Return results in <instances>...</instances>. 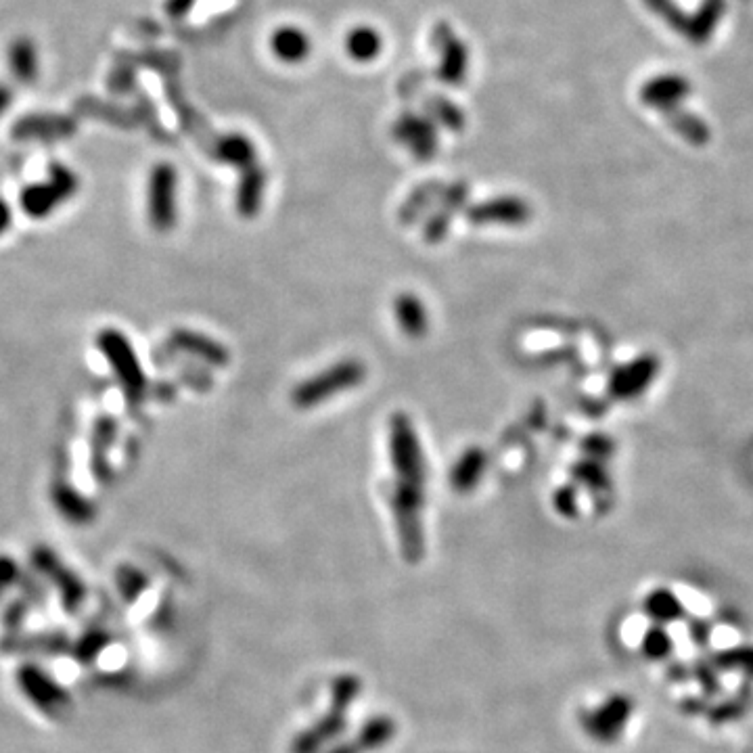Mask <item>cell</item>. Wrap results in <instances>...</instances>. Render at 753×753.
Returning a JSON list of instances; mask_svg holds the SVG:
<instances>
[{
    "instance_id": "17",
    "label": "cell",
    "mask_w": 753,
    "mask_h": 753,
    "mask_svg": "<svg viewBox=\"0 0 753 753\" xmlns=\"http://www.w3.org/2000/svg\"><path fill=\"white\" fill-rule=\"evenodd\" d=\"M272 53H275L285 63H298L310 55V40L298 28H279L270 40Z\"/></svg>"
},
{
    "instance_id": "14",
    "label": "cell",
    "mask_w": 753,
    "mask_h": 753,
    "mask_svg": "<svg viewBox=\"0 0 753 753\" xmlns=\"http://www.w3.org/2000/svg\"><path fill=\"white\" fill-rule=\"evenodd\" d=\"M572 479L595 496H609L613 492V479L605 467V463L595 459H580L569 469Z\"/></svg>"
},
{
    "instance_id": "20",
    "label": "cell",
    "mask_w": 753,
    "mask_h": 753,
    "mask_svg": "<svg viewBox=\"0 0 753 753\" xmlns=\"http://www.w3.org/2000/svg\"><path fill=\"white\" fill-rule=\"evenodd\" d=\"M398 139L410 145L413 153L421 159H427L433 155V149H436V136L431 134V128L423 122L417 120H404L398 126Z\"/></svg>"
},
{
    "instance_id": "3",
    "label": "cell",
    "mask_w": 753,
    "mask_h": 753,
    "mask_svg": "<svg viewBox=\"0 0 753 753\" xmlns=\"http://www.w3.org/2000/svg\"><path fill=\"white\" fill-rule=\"evenodd\" d=\"M423 486L413 484H396L394 496H392V509L396 517V526L400 534V546L404 551V557L410 563H417L423 559V526H421V513H423Z\"/></svg>"
},
{
    "instance_id": "26",
    "label": "cell",
    "mask_w": 753,
    "mask_h": 753,
    "mask_svg": "<svg viewBox=\"0 0 753 753\" xmlns=\"http://www.w3.org/2000/svg\"><path fill=\"white\" fill-rule=\"evenodd\" d=\"M582 452L586 459H595L601 463H607L615 454V442L607 433H590L582 440Z\"/></svg>"
},
{
    "instance_id": "30",
    "label": "cell",
    "mask_w": 753,
    "mask_h": 753,
    "mask_svg": "<svg viewBox=\"0 0 753 753\" xmlns=\"http://www.w3.org/2000/svg\"><path fill=\"white\" fill-rule=\"evenodd\" d=\"M11 103H13L11 86L5 84V82H0V116H3V113L11 107Z\"/></svg>"
},
{
    "instance_id": "29",
    "label": "cell",
    "mask_w": 753,
    "mask_h": 753,
    "mask_svg": "<svg viewBox=\"0 0 753 753\" xmlns=\"http://www.w3.org/2000/svg\"><path fill=\"white\" fill-rule=\"evenodd\" d=\"M707 710H710V701H707V697H701V699L689 697L682 701V712H687L689 716H703L707 714Z\"/></svg>"
},
{
    "instance_id": "4",
    "label": "cell",
    "mask_w": 753,
    "mask_h": 753,
    "mask_svg": "<svg viewBox=\"0 0 753 753\" xmlns=\"http://www.w3.org/2000/svg\"><path fill=\"white\" fill-rule=\"evenodd\" d=\"M390 456L400 484H425V459L417 431L410 419L396 413L390 421Z\"/></svg>"
},
{
    "instance_id": "21",
    "label": "cell",
    "mask_w": 753,
    "mask_h": 753,
    "mask_svg": "<svg viewBox=\"0 0 753 753\" xmlns=\"http://www.w3.org/2000/svg\"><path fill=\"white\" fill-rule=\"evenodd\" d=\"M176 341L180 344V348H187L189 352L201 356L205 362L218 364V367H224V364L228 362V350L210 337L197 335V333H176Z\"/></svg>"
},
{
    "instance_id": "16",
    "label": "cell",
    "mask_w": 753,
    "mask_h": 753,
    "mask_svg": "<svg viewBox=\"0 0 753 753\" xmlns=\"http://www.w3.org/2000/svg\"><path fill=\"white\" fill-rule=\"evenodd\" d=\"M751 701H753V687H751V680H745L741 691L735 697L710 705V710H707L705 716L714 726L739 722L747 714Z\"/></svg>"
},
{
    "instance_id": "27",
    "label": "cell",
    "mask_w": 753,
    "mask_h": 753,
    "mask_svg": "<svg viewBox=\"0 0 753 753\" xmlns=\"http://www.w3.org/2000/svg\"><path fill=\"white\" fill-rule=\"evenodd\" d=\"M553 507L559 515L567 517V519H574L578 515V490L576 486H561L555 494H553Z\"/></svg>"
},
{
    "instance_id": "22",
    "label": "cell",
    "mask_w": 753,
    "mask_h": 753,
    "mask_svg": "<svg viewBox=\"0 0 753 753\" xmlns=\"http://www.w3.org/2000/svg\"><path fill=\"white\" fill-rule=\"evenodd\" d=\"M262 191H264L262 172L249 168V172L241 180V187L237 193V208L243 216H254L260 210Z\"/></svg>"
},
{
    "instance_id": "5",
    "label": "cell",
    "mask_w": 753,
    "mask_h": 753,
    "mask_svg": "<svg viewBox=\"0 0 753 753\" xmlns=\"http://www.w3.org/2000/svg\"><path fill=\"white\" fill-rule=\"evenodd\" d=\"M634 716V701L624 693H613L592 710L580 714L584 733L601 745H613L622 739Z\"/></svg>"
},
{
    "instance_id": "2",
    "label": "cell",
    "mask_w": 753,
    "mask_h": 753,
    "mask_svg": "<svg viewBox=\"0 0 753 753\" xmlns=\"http://www.w3.org/2000/svg\"><path fill=\"white\" fill-rule=\"evenodd\" d=\"M364 377H367V367H364L360 360H341L331 364L327 371L316 373L314 377L300 383L293 390L291 400L298 408L308 410L327 402L333 396L354 390V387H358L364 381Z\"/></svg>"
},
{
    "instance_id": "1",
    "label": "cell",
    "mask_w": 753,
    "mask_h": 753,
    "mask_svg": "<svg viewBox=\"0 0 753 753\" xmlns=\"http://www.w3.org/2000/svg\"><path fill=\"white\" fill-rule=\"evenodd\" d=\"M641 3L661 24L695 47H703L716 36L728 11L726 0H701L691 13L682 11L676 0H641Z\"/></svg>"
},
{
    "instance_id": "19",
    "label": "cell",
    "mask_w": 753,
    "mask_h": 753,
    "mask_svg": "<svg viewBox=\"0 0 753 753\" xmlns=\"http://www.w3.org/2000/svg\"><path fill=\"white\" fill-rule=\"evenodd\" d=\"M718 672H735L753 682V645H739L718 651L710 657Z\"/></svg>"
},
{
    "instance_id": "23",
    "label": "cell",
    "mask_w": 753,
    "mask_h": 753,
    "mask_svg": "<svg viewBox=\"0 0 753 753\" xmlns=\"http://www.w3.org/2000/svg\"><path fill=\"white\" fill-rule=\"evenodd\" d=\"M218 157L222 162L235 164V166H249L254 162V145H251L245 136H226L218 145Z\"/></svg>"
},
{
    "instance_id": "28",
    "label": "cell",
    "mask_w": 753,
    "mask_h": 753,
    "mask_svg": "<svg viewBox=\"0 0 753 753\" xmlns=\"http://www.w3.org/2000/svg\"><path fill=\"white\" fill-rule=\"evenodd\" d=\"M689 634H691V641L699 649H703L712 641V624L703 618H695L689 622Z\"/></svg>"
},
{
    "instance_id": "10",
    "label": "cell",
    "mask_w": 753,
    "mask_h": 753,
    "mask_svg": "<svg viewBox=\"0 0 753 753\" xmlns=\"http://www.w3.org/2000/svg\"><path fill=\"white\" fill-rule=\"evenodd\" d=\"M7 65L11 76L19 84H34L40 76V57L34 40L28 36H19L9 44Z\"/></svg>"
},
{
    "instance_id": "12",
    "label": "cell",
    "mask_w": 753,
    "mask_h": 753,
    "mask_svg": "<svg viewBox=\"0 0 753 753\" xmlns=\"http://www.w3.org/2000/svg\"><path fill=\"white\" fill-rule=\"evenodd\" d=\"M486 465H488V456L482 448H469L463 452V456L459 461L454 463L452 471H450V488H454L456 492L461 494H467L471 490H475V486L479 484V479H482L484 471H486Z\"/></svg>"
},
{
    "instance_id": "24",
    "label": "cell",
    "mask_w": 753,
    "mask_h": 753,
    "mask_svg": "<svg viewBox=\"0 0 753 753\" xmlns=\"http://www.w3.org/2000/svg\"><path fill=\"white\" fill-rule=\"evenodd\" d=\"M641 649H643V653H645L647 659H651V661H664V659H668L672 655L674 641H672V636L666 632L664 626L653 624L645 632V636H643Z\"/></svg>"
},
{
    "instance_id": "6",
    "label": "cell",
    "mask_w": 753,
    "mask_h": 753,
    "mask_svg": "<svg viewBox=\"0 0 753 753\" xmlns=\"http://www.w3.org/2000/svg\"><path fill=\"white\" fill-rule=\"evenodd\" d=\"M659 371H661V362L655 354L647 352V354L636 356L620 364L618 369H613V373L607 379V394L611 400H618V402L641 398L655 383V379L659 377Z\"/></svg>"
},
{
    "instance_id": "9",
    "label": "cell",
    "mask_w": 753,
    "mask_h": 753,
    "mask_svg": "<svg viewBox=\"0 0 753 753\" xmlns=\"http://www.w3.org/2000/svg\"><path fill=\"white\" fill-rule=\"evenodd\" d=\"M471 224H502V226H523L532 218V208L521 197H494L490 201L477 203L467 212Z\"/></svg>"
},
{
    "instance_id": "11",
    "label": "cell",
    "mask_w": 753,
    "mask_h": 753,
    "mask_svg": "<svg viewBox=\"0 0 753 753\" xmlns=\"http://www.w3.org/2000/svg\"><path fill=\"white\" fill-rule=\"evenodd\" d=\"M664 122L680 136L684 143H689L693 147H705L712 141V128L701 116H697L691 109H672L664 113Z\"/></svg>"
},
{
    "instance_id": "13",
    "label": "cell",
    "mask_w": 753,
    "mask_h": 753,
    "mask_svg": "<svg viewBox=\"0 0 753 753\" xmlns=\"http://www.w3.org/2000/svg\"><path fill=\"white\" fill-rule=\"evenodd\" d=\"M394 314H396L398 327L410 339H419L427 333L429 316H427L423 302L417 298L415 293H400L396 302H394Z\"/></svg>"
},
{
    "instance_id": "8",
    "label": "cell",
    "mask_w": 753,
    "mask_h": 753,
    "mask_svg": "<svg viewBox=\"0 0 753 753\" xmlns=\"http://www.w3.org/2000/svg\"><path fill=\"white\" fill-rule=\"evenodd\" d=\"M149 214L159 231L172 228L176 220V172L170 164H159L151 172Z\"/></svg>"
},
{
    "instance_id": "25",
    "label": "cell",
    "mask_w": 753,
    "mask_h": 753,
    "mask_svg": "<svg viewBox=\"0 0 753 753\" xmlns=\"http://www.w3.org/2000/svg\"><path fill=\"white\" fill-rule=\"evenodd\" d=\"M691 674L693 678L697 680L699 689H701V695L712 699L716 697L720 691H722V680H720V672L718 668L712 664L710 659H703V661H697L695 666H691Z\"/></svg>"
},
{
    "instance_id": "15",
    "label": "cell",
    "mask_w": 753,
    "mask_h": 753,
    "mask_svg": "<svg viewBox=\"0 0 753 753\" xmlns=\"http://www.w3.org/2000/svg\"><path fill=\"white\" fill-rule=\"evenodd\" d=\"M643 607H645V613L649 615V618L659 626L678 622L684 615V607H682L678 595H676V592H672L670 588L651 590L649 595L645 597Z\"/></svg>"
},
{
    "instance_id": "7",
    "label": "cell",
    "mask_w": 753,
    "mask_h": 753,
    "mask_svg": "<svg viewBox=\"0 0 753 753\" xmlns=\"http://www.w3.org/2000/svg\"><path fill=\"white\" fill-rule=\"evenodd\" d=\"M693 95V82L682 76L678 72H664L657 74L638 90V97H641V103L653 111H657L659 116L664 113L684 107V101Z\"/></svg>"
},
{
    "instance_id": "18",
    "label": "cell",
    "mask_w": 753,
    "mask_h": 753,
    "mask_svg": "<svg viewBox=\"0 0 753 753\" xmlns=\"http://www.w3.org/2000/svg\"><path fill=\"white\" fill-rule=\"evenodd\" d=\"M381 36L377 30L369 26H358L348 32L346 36V53L354 61H373L381 53Z\"/></svg>"
},
{
    "instance_id": "31",
    "label": "cell",
    "mask_w": 753,
    "mask_h": 753,
    "mask_svg": "<svg viewBox=\"0 0 753 753\" xmlns=\"http://www.w3.org/2000/svg\"><path fill=\"white\" fill-rule=\"evenodd\" d=\"M668 676H670V680H674V682H684V680H687V678H693V674H691V668H684V666H672V670L668 672Z\"/></svg>"
}]
</instances>
